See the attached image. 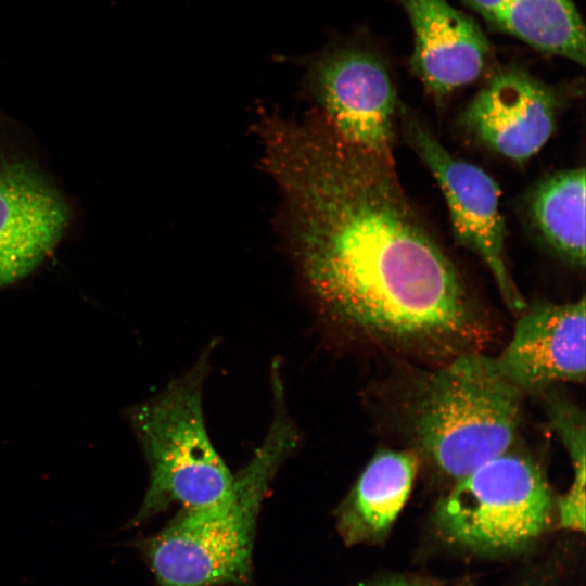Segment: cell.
I'll list each match as a JSON object with an SVG mask.
<instances>
[{"label":"cell","instance_id":"cell-3","mask_svg":"<svg viewBox=\"0 0 586 586\" xmlns=\"http://www.w3.org/2000/svg\"><path fill=\"white\" fill-rule=\"evenodd\" d=\"M521 394L495 358L476 351L456 355L417 393V443L441 473L457 481L507 451L519 425Z\"/></svg>","mask_w":586,"mask_h":586},{"label":"cell","instance_id":"cell-17","mask_svg":"<svg viewBox=\"0 0 586 586\" xmlns=\"http://www.w3.org/2000/svg\"><path fill=\"white\" fill-rule=\"evenodd\" d=\"M366 586H411L408 582L402 578H387L374 583H370Z\"/></svg>","mask_w":586,"mask_h":586},{"label":"cell","instance_id":"cell-16","mask_svg":"<svg viewBox=\"0 0 586 586\" xmlns=\"http://www.w3.org/2000/svg\"><path fill=\"white\" fill-rule=\"evenodd\" d=\"M487 20L497 23L505 0H468Z\"/></svg>","mask_w":586,"mask_h":586},{"label":"cell","instance_id":"cell-1","mask_svg":"<svg viewBox=\"0 0 586 586\" xmlns=\"http://www.w3.org/2000/svg\"><path fill=\"white\" fill-rule=\"evenodd\" d=\"M308 285L340 323L377 340L474 352L488 331L460 271L412 207L394 162L328 127L259 123Z\"/></svg>","mask_w":586,"mask_h":586},{"label":"cell","instance_id":"cell-10","mask_svg":"<svg viewBox=\"0 0 586 586\" xmlns=\"http://www.w3.org/2000/svg\"><path fill=\"white\" fill-rule=\"evenodd\" d=\"M558 101L545 84L521 69L495 74L463 112V123L485 145L518 163L551 137Z\"/></svg>","mask_w":586,"mask_h":586},{"label":"cell","instance_id":"cell-6","mask_svg":"<svg viewBox=\"0 0 586 586\" xmlns=\"http://www.w3.org/2000/svg\"><path fill=\"white\" fill-rule=\"evenodd\" d=\"M72 208L29 131L0 111V289L47 259L71 225Z\"/></svg>","mask_w":586,"mask_h":586},{"label":"cell","instance_id":"cell-14","mask_svg":"<svg viewBox=\"0 0 586 586\" xmlns=\"http://www.w3.org/2000/svg\"><path fill=\"white\" fill-rule=\"evenodd\" d=\"M497 25L543 52L585 62V30L572 0H505Z\"/></svg>","mask_w":586,"mask_h":586},{"label":"cell","instance_id":"cell-15","mask_svg":"<svg viewBox=\"0 0 586 586\" xmlns=\"http://www.w3.org/2000/svg\"><path fill=\"white\" fill-rule=\"evenodd\" d=\"M551 426L569 453L573 480L559 500V521L562 527L575 532L585 530V417L573 404L559 397L548 398Z\"/></svg>","mask_w":586,"mask_h":586},{"label":"cell","instance_id":"cell-12","mask_svg":"<svg viewBox=\"0 0 586 586\" xmlns=\"http://www.w3.org/2000/svg\"><path fill=\"white\" fill-rule=\"evenodd\" d=\"M419 460L416 454H375L339 506L336 527L347 545L383 538L407 501Z\"/></svg>","mask_w":586,"mask_h":586},{"label":"cell","instance_id":"cell-8","mask_svg":"<svg viewBox=\"0 0 586 586\" xmlns=\"http://www.w3.org/2000/svg\"><path fill=\"white\" fill-rule=\"evenodd\" d=\"M306 82L337 138L394 162L396 93L373 53L356 47L324 52L308 62Z\"/></svg>","mask_w":586,"mask_h":586},{"label":"cell","instance_id":"cell-13","mask_svg":"<svg viewBox=\"0 0 586 586\" xmlns=\"http://www.w3.org/2000/svg\"><path fill=\"white\" fill-rule=\"evenodd\" d=\"M585 168L561 170L533 190L528 212L544 241L571 264L585 267Z\"/></svg>","mask_w":586,"mask_h":586},{"label":"cell","instance_id":"cell-5","mask_svg":"<svg viewBox=\"0 0 586 586\" xmlns=\"http://www.w3.org/2000/svg\"><path fill=\"white\" fill-rule=\"evenodd\" d=\"M550 488L530 459L507 451L456 481L434 521L450 543L488 553L515 552L549 525Z\"/></svg>","mask_w":586,"mask_h":586},{"label":"cell","instance_id":"cell-9","mask_svg":"<svg viewBox=\"0 0 586 586\" xmlns=\"http://www.w3.org/2000/svg\"><path fill=\"white\" fill-rule=\"evenodd\" d=\"M585 297L540 303L519 316L510 342L495 358L501 374L521 392L585 378Z\"/></svg>","mask_w":586,"mask_h":586},{"label":"cell","instance_id":"cell-4","mask_svg":"<svg viewBox=\"0 0 586 586\" xmlns=\"http://www.w3.org/2000/svg\"><path fill=\"white\" fill-rule=\"evenodd\" d=\"M207 367V355L203 354L156 396L126 411L150 471L145 496L127 528L174 505L192 508L211 504L230 487L233 474L215 449L204 419L202 394Z\"/></svg>","mask_w":586,"mask_h":586},{"label":"cell","instance_id":"cell-7","mask_svg":"<svg viewBox=\"0 0 586 586\" xmlns=\"http://www.w3.org/2000/svg\"><path fill=\"white\" fill-rule=\"evenodd\" d=\"M405 136L444 194L457 241L485 263L505 304L521 314L527 306L506 263L498 184L477 165L453 155L419 122L406 120Z\"/></svg>","mask_w":586,"mask_h":586},{"label":"cell","instance_id":"cell-2","mask_svg":"<svg viewBox=\"0 0 586 586\" xmlns=\"http://www.w3.org/2000/svg\"><path fill=\"white\" fill-rule=\"evenodd\" d=\"M273 416L263 443L217 500L181 510L136 539L154 586H252L257 518L271 482L298 443L282 381H271Z\"/></svg>","mask_w":586,"mask_h":586},{"label":"cell","instance_id":"cell-11","mask_svg":"<svg viewBox=\"0 0 586 586\" xmlns=\"http://www.w3.org/2000/svg\"><path fill=\"white\" fill-rule=\"evenodd\" d=\"M413 31L412 67L442 97L476 80L489 60L488 42L469 16L446 0H402Z\"/></svg>","mask_w":586,"mask_h":586}]
</instances>
